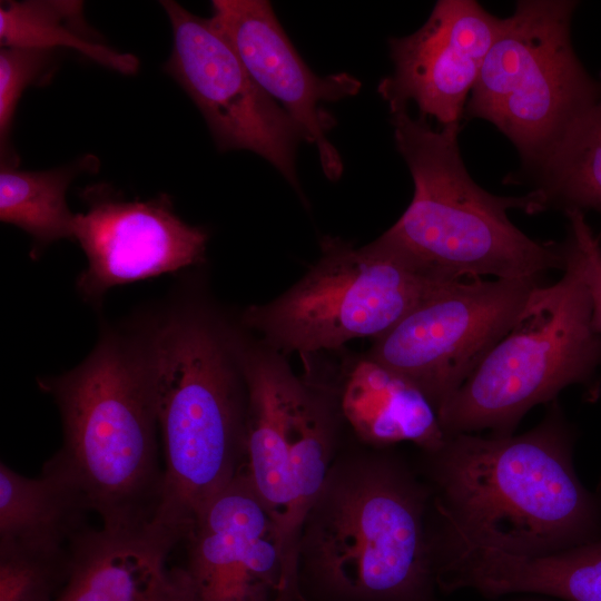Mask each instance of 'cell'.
<instances>
[{
  "mask_svg": "<svg viewBox=\"0 0 601 601\" xmlns=\"http://www.w3.org/2000/svg\"><path fill=\"white\" fill-rule=\"evenodd\" d=\"M575 7L568 0L518 1L502 19L466 105L467 117L493 124L533 171L601 90L572 47Z\"/></svg>",
  "mask_w": 601,
  "mask_h": 601,
  "instance_id": "7",
  "label": "cell"
},
{
  "mask_svg": "<svg viewBox=\"0 0 601 601\" xmlns=\"http://www.w3.org/2000/svg\"><path fill=\"white\" fill-rule=\"evenodd\" d=\"M75 175L71 169L0 171V219L19 227L45 246L62 238L73 239L76 214L66 200Z\"/></svg>",
  "mask_w": 601,
  "mask_h": 601,
  "instance_id": "22",
  "label": "cell"
},
{
  "mask_svg": "<svg viewBox=\"0 0 601 601\" xmlns=\"http://www.w3.org/2000/svg\"><path fill=\"white\" fill-rule=\"evenodd\" d=\"M492 584L500 595L533 593L565 601H601V540L544 556L499 553Z\"/></svg>",
  "mask_w": 601,
  "mask_h": 601,
  "instance_id": "21",
  "label": "cell"
},
{
  "mask_svg": "<svg viewBox=\"0 0 601 601\" xmlns=\"http://www.w3.org/2000/svg\"><path fill=\"white\" fill-rule=\"evenodd\" d=\"M90 509L80 491L46 462L28 477L0 463V546L63 556L87 528Z\"/></svg>",
  "mask_w": 601,
  "mask_h": 601,
  "instance_id": "17",
  "label": "cell"
},
{
  "mask_svg": "<svg viewBox=\"0 0 601 601\" xmlns=\"http://www.w3.org/2000/svg\"><path fill=\"white\" fill-rule=\"evenodd\" d=\"M535 173L545 208L601 211V90Z\"/></svg>",
  "mask_w": 601,
  "mask_h": 601,
  "instance_id": "20",
  "label": "cell"
},
{
  "mask_svg": "<svg viewBox=\"0 0 601 601\" xmlns=\"http://www.w3.org/2000/svg\"><path fill=\"white\" fill-rule=\"evenodd\" d=\"M311 270L279 298L249 307L245 323L275 348L313 353L376 339L445 283L378 238L362 248L325 238Z\"/></svg>",
  "mask_w": 601,
  "mask_h": 601,
  "instance_id": "9",
  "label": "cell"
},
{
  "mask_svg": "<svg viewBox=\"0 0 601 601\" xmlns=\"http://www.w3.org/2000/svg\"><path fill=\"white\" fill-rule=\"evenodd\" d=\"M211 21L230 42L255 82L294 119L304 140L315 145L325 176L343 174L339 152L328 139L336 119L322 104L355 96L361 81L339 72L318 76L305 63L266 0H214Z\"/></svg>",
  "mask_w": 601,
  "mask_h": 601,
  "instance_id": "14",
  "label": "cell"
},
{
  "mask_svg": "<svg viewBox=\"0 0 601 601\" xmlns=\"http://www.w3.org/2000/svg\"><path fill=\"white\" fill-rule=\"evenodd\" d=\"M427 500L397 462H334L303 526L300 582L324 601H434Z\"/></svg>",
  "mask_w": 601,
  "mask_h": 601,
  "instance_id": "3",
  "label": "cell"
},
{
  "mask_svg": "<svg viewBox=\"0 0 601 601\" xmlns=\"http://www.w3.org/2000/svg\"><path fill=\"white\" fill-rule=\"evenodd\" d=\"M569 236L563 243L566 256L580 270L591 304V326L601 336V242L587 223L583 211H564Z\"/></svg>",
  "mask_w": 601,
  "mask_h": 601,
  "instance_id": "25",
  "label": "cell"
},
{
  "mask_svg": "<svg viewBox=\"0 0 601 601\" xmlns=\"http://www.w3.org/2000/svg\"><path fill=\"white\" fill-rule=\"evenodd\" d=\"M0 45L43 50L70 48L124 75H134L139 68L136 56L92 40L80 1H1Z\"/></svg>",
  "mask_w": 601,
  "mask_h": 601,
  "instance_id": "19",
  "label": "cell"
},
{
  "mask_svg": "<svg viewBox=\"0 0 601 601\" xmlns=\"http://www.w3.org/2000/svg\"><path fill=\"white\" fill-rule=\"evenodd\" d=\"M431 455L446 534L521 556L601 540V500L575 473L558 407L520 435H447Z\"/></svg>",
  "mask_w": 601,
  "mask_h": 601,
  "instance_id": "1",
  "label": "cell"
},
{
  "mask_svg": "<svg viewBox=\"0 0 601 601\" xmlns=\"http://www.w3.org/2000/svg\"><path fill=\"white\" fill-rule=\"evenodd\" d=\"M179 542L156 523L139 529L87 526L70 544L57 601H187L183 566L167 564Z\"/></svg>",
  "mask_w": 601,
  "mask_h": 601,
  "instance_id": "16",
  "label": "cell"
},
{
  "mask_svg": "<svg viewBox=\"0 0 601 601\" xmlns=\"http://www.w3.org/2000/svg\"><path fill=\"white\" fill-rule=\"evenodd\" d=\"M600 364L590 299L565 254L562 277L533 289L510 332L439 411L441 425L446 435H511L532 407L570 385H588Z\"/></svg>",
  "mask_w": 601,
  "mask_h": 601,
  "instance_id": "6",
  "label": "cell"
},
{
  "mask_svg": "<svg viewBox=\"0 0 601 601\" xmlns=\"http://www.w3.org/2000/svg\"><path fill=\"white\" fill-rule=\"evenodd\" d=\"M55 50L1 47L0 49V142L7 150L16 107L23 90L49 68Z\"/></svg>",
  "mask_w": 601,
  "mask_h": 601,
  "instance_id": "24",
  "label": "cell"
},
{
  "mask_svg": "<svg viewBox=\"0 0 601 601\" xmlns=\"http://www.w3.org/2000/svg\"><path fill=\"white\" fill-rule=\"evenodd\" d=\"M67 561L0 546V601H57Z\"/></svg>",
  "mask_w": 601,
  "mask_h": 601,
  "instance_id": "23",
  "label": "cell"
},
{
  "mask_svg": "<svg viewBox=\"0 0 601 601\" xmlns=\"http://www.w3.org/2000/svg\"><path fill=\"white\" fill-rule=\"evenodd\" d=\"M342 411L358 437L375 446L412 442L433 454L447 436L426 395L372 358L358 363L349 374Z\"/></svg>",
  "mask_w": 601,
  "mask_h": 601,
  "instance_id": "18",
  "label": "cell"
},
{
  "mask_svg": "<svg viewBox=\"0 0 601 601\" xmlns=\"http://www.w3.org/2000/svg\"><path fill=\"white\" fill-rule=\"evenodd\" d=\"M502 19L473 0H440L415 32L388 40L392 75L377 92L391 114L411 102L441 126L460 122Z\"/></svg>",
  "mask_w": 601,
  "mask_h": 601,
  "instance_id": "12",
  "label": "cell"
},
{
  "mask_svg": "<svg viewBox=\"0 0 601 601\" xmlns=\"http://www.w3.org/2000/svg\"><path fill=\"white\" fill-rule=\"evenodd\" d=\"M541 277L445 283L376 339L370 358L439 411L510 332Z\"/></svg>",
  "mask_w": 601,
  "mask_h": 601,
  "instance_id": "10",
  "label": "cell"
},
{
  "mask_svg": "<svg viewBox=\"0 0 601 601\" xmlns=\"http://www.w3.org/2000/svg\"><path fill=\"white\" fill-rule=\"evenodd\" d=\"M187 601H276L283 562L274 522L242 471L189 529Z\"/></svg>",
  "mask_w": 601,
  "mask_h": 601,
  "instance_id": "13",
  "label": "cell"
},
{
  "mask_svg": "<svg viewBox=\"0 0 601 601\" xmlns=\"http://www.w3.org/2000/svg\"><path fill=\"white\" fill-rule=\"evenodd\" d=\"M160 4L173 30L165 70L197 106L217 148L257 154L299 191L295 158L304 136L298 125L255 82L210 18L173 0Z\"/></svg>",
  "mask_w": 601,
  "mask_h": 601,
  "instance_id": "11",
  "label": "cell"
},
{
  "mask_svg": "<svg viewBox=\"0 0 601 601\" xmlns=\"http://www.w3.org/2000/svg\"><path fill=\"white\" fill-rule=\"evenodd\" d=\"M394 139L413 181L411 204L380 238L424 275L441 282L493 276L541 277L565 267L563 244L536 242L516 226L509 209H545L535 190L503 197L482 189L461 157L460 122L434 129L407 108L392 114Z\"/></svg>",
  "mask_w": 601,
  "mask_h": 601,
  "instance_id": "4",
  "label": "cell"
},
{
  "mask_svg": "<svg viewBox=\"0 0 601 601\" xmlns=\"http://www.w3.org/2000/svg\"><path fill=\"white\" fill-rule=\"evenodd\" d=\"M246 386L243 472L268 511L283 578L276 601H307L299 545L307 514L334 464V427L325 402L277 356L240 352Z\"/></svg>",
  "mask_w": 601,
  "mask_h": 601,
  "instance_id": "8",
  "label": "cell"
},
{
  "mask_svg": "<svg viewBox=\"0 0 601 601\" xmlns=\"http://www.w3.org/2000/svg\"><path fill=\"white\" fill-rule=\"evenodd\" d=\"M151 378L165 467L152 523L185 540L245 462L246 386L239 355L203 315L177 308L137 339Z\"/></svg>",
  "mask_w": 601,
  "mask_h": 601,
  "instance_id": "2",
  "label": "cell"
},
{
  "mask_svg": "<svg viewBox=\"0 0 601 601\" xmlns=\"http://www.w3.org/2000/svg\"><path fill=\"white\" fill-rule=\"evenodd\" d=\"M207 238L175 214L166 195L134 201L91 197L89 209L75 219L73 239L88 260L77 288L98 300L115 286L199 264Z\"/></svg>",
  "mask_w": 601,
  "mask_h": 601,
  "instance_id": "15",
  "label": "cell"
},
{
  "mask_svg": "<svg viewBox=\"0 0 601 601\" xmlns=\"http://www.w3.org/2000/svg\"><path fill=\"white\" fill-rule=\"evenodd\" d=\"M38 384L62 420L63 443L48 462L80 491L102 528L150 524L164 469L154 387L138 342L107 332L85 362Z\"/></svg>",
  "mask_w": 601,
  "mask_h": 601,
  "instance_id": "5",
  "label": "cell"
}]
</instances>
